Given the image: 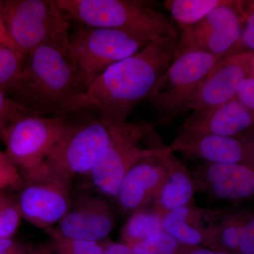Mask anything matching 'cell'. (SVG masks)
<instances>
[{
  "instance_id": "obj_12",
  "label": "cell",
  "mask_w": 254,
  "mask_h": 254,
  "mask_svg": "<svg viewBox=\"0 0 254 254\" xmlns=\"http://www.w3.org/2000/svg\"><path fill=\"white\" fill-rule=\"evenodd\" d=\"M254 72V52H230L215 64L185 111H204L230 101Z\"/></svg>"
},
{
  "instance_id": "obj_2",
  "label": "cell",
  "mask_w": 254,
  "mask_h": 254,
  "mask_svg": "<svg viewBox=\"0 0 254 254\" xmlns=\"http://www.w3.org/2000/svg\"><path fill=\"white\" fill-rule=\"evenodd\" d=\"M86 91L67 38L45 43L24 58L14 99L37 115L66 116Z\"/></svg>"
},
{
  "instance_id": "obj_25",
  "label": "cell",
  "mask_w": 254,
  "mask_h": 254,
  "mask_svg": "<svg viewBox=\"0 0 254 254\" xmlns=\"http://www.w3.org/2000/svg\"><path fill=\"white\" fill-rule=\"evenodd\" d=\"M132 254H185L192 250L165 232L137 242L130 247Z\"/></svg>"
},
{
  "instance_id": "obj_8",
  "label": "cell",
  "mask_w": 254,
  "mask_h": 254,
  "mask_svg": "<svg viewBox=\"0 0 254 254\" xmlns=\"http://www.w3.org/2000/svg\"><path fill=\"white\" fill-rule=\"evenodd\" d=\"M1 9L10 38L24 58L45 43L68 36L67 21L55 0H6Z\"/></svg>"
},
{
  "instance_id": "obj_18",
  "label": "cell",
  "mask_w": 254,
  "mask_h": 254,
  "mask_svg": "<svg viewBox=\"0 0 254 254\" xmlns=\"http://www.w3.org/2000/svg\"><path fill=\"white\" fill-rule=\"evenodd\" d=\"M228 208H200L193 202L174 209L164 215L163 232L187 247L210 248L215 225Z\"/></svg>"
},
{
  "instance_id": "obj_4",
  "label": "cell",
  "mask_w": 254,
  "mask_h": 254,
  "mask_svg": "<svg viewBox=\"0 0 254 254\" xmlns=\"http://www.w3.org/2000/svg\"><path fill=\"white\" fill-rule=\"evenodd\" d=\"M71 122L66 116L31 115L17 119L6 127L1 135L4 153L24 181L49 180L45 161Z\"/></svg>"
},
{
  "instance_id": "obj_34",
  "label": "cell",
  "mask_w": 254,
  "mask_h": 254,
  "mask_svg": "<svg viewBox=\"0 0 254 254\" xmlns=\"http://www.w3.org/2000/svg\"><path fill=\"white\" fill-rule=\"evenodd\" d=\"M185 254H230L225 253V252H218L206 248V247H198V248H193Z\"/></svg>"
},
{
  "instance_id": "obj_15",
  "label": "cell",
  "mask_w": 254,
  "mask_h": 254,
  "mask_svg": "<svg viewBox=\"0 0 254 254\" xmlns=\"http://www.w3.org/2000/svg\"><path fill=\"white\" fill-rule=\"evenodd\" d=\"M187 159L205 163L254 165V132L237 136H177L169 146Z\"/></svg>"
},
{
  "instance_id": "obj_6",
  "label": "cell",
  "mask_w": 254,
  "mask_h": 254,
  "mask_svg": "<svg viewBox=\"0 0 254 254\" xmlns=\"http://www.w3.org/2000/svg\"><path fill=\"white\" fill-rule=\"evenodd\" d=\"M69 49L86 89L112 65L144 48L150 41L121 30L78 24L68 33Z\"/></svg>"
},
{
  "instance_id": "obj_20",
  "label": "cell",
  "mask_w": 254,
  "mask_h": 254,
  "mask_svg": "<svg viewBox=\"0 0 254 254\" xmlns=\"http://www.w3.org/2000/svg\"><path fill=\"white\" fill-rule=\"evenodd\" d=\"M252 210L228 208L215 225L210 250L239 254L238 246L242 227Z\"/></svg>"
},
{
  "instance_id": "obj_7",
  "label": "cell",
  "mask_w": 254,
  "mask_h": 254,
  "mask_svg": "<svg viewBox=\"0 0 254 254\" xmlns=\"http://www.w3.org/2000/svg\"><path fill=\"white\" fill-rule=\"evenodd\" d=\"M223 56L193 51L173 60L147 98L156 110L160 125H168L193 98L215 64Z\"/></svg>"
},
{
  "instance_id": "obj_31",
  "label": "cell",
  "mask_w": 254,
  "mask_h": 254,
  "mask_svg": "<svg viewBox=\"0 0 254 254\" xmlns=\"http://www.w3.org/2000/svg\"><path fill=\"white\" fill-rule=\"evenodd\" d=\"M235 98L247 110L254 113V72L242 82Z\"/></svg>"
},
{
  "instance_id": "obj_32",
  "label": "cell",
  "mask_w": 254,
  "mask_h": 254,
  "mask_svg": "<svg viewBox=\"0 0 254 254\" xmlns=\"http://www.w3.org/2000/svg\"><path fill=\"white\" fill-rule=\"evenodd\" d=\"M0 44L6 46L21 55L14 43L11 41L7 30H6V26H5L4 16H3L2 9H1V1H0Z\"/></svg>"
},
{
  "instance_id": "obj_24",
  "label": "cell",
  "mask_w": 254,
  "mask_h": 254,
  "mask_svg": "<svg viewBox=\"0 0 254 254\" xmlns=\"http://www.w3.org/2000/svg\"><path fill=\"white\" fill-rule=\"evenodd\" d=\"M108 241L88 242L50 238L36 249L35 254H104Z\"/></svg>"
},
{
  "instance_id": "obj_1",
  "label": "cell",
  "mask_w": 254,
  "mask_h": 254,
  "mask_svg": "<svg viewBox=\"0 0 254 254\" xmlns=\"http://www.w3.org/2000/svg\"><path fill=\"white\" fill-rule=\"evenodd\" d=\"M178 40L158 38L112 65L78 98L73 113L91 108L109 125L126 123L173 63Z\"/></svg>"
},
{
  "instance_id": "obj_9",
  "label": "cell",
  "mask_w": 254,
  "mask_h": 254,
  "mask_svg": "<svg viewBox=\"0 0 254 254\" xmlns=\"http://www.w3.org/2000/svg\"><path fill=\"white\" fill-rule=\"evenodd\" d=\"M254 1L229 0L214 9L198 22L182 26L175 58L193 51L217 56L231 52L240 39L250 5Z\"/></svg>"
},
{
  "instance_id": "obj_11",
  "label": "cell",
  "mask_w": 254,
  "mask_h": 254,
  "mask_svg": "<svg viewBox=\"0 0 254 254\" xmlns=\"http://www.w3.org/2000/svg\"><path fill=\"white\" fill-rule=\"evenodd\" d=\"M115 225V215L108 203L82 192L72 196L71 207L64 218L45 231L50 238L102 242L108 240Z\"/></svg>"
},
{
  "instance_id": "obj_27",
  "label": "cell",
  "mask_w": 254,
  "mask_h": 254,
  "mask_svg": "<svg viewBox=\"0 0 254 254\" xmlns=\"http://www.w3.org/2000/svg\"><path fill=\"white\" fill-rule=\"evenodd\" d=\"M31 115L36 114L0 90V136L6 127L15 120Z\"/></svg>"
},
{
  "instance_id": "obj_30",
  "label": "cell",
  "mask_w": 254,
  "mask_h": 254,
  "mask_svg": "<svg viewBox=\"0 0 254 254\" xmlns=\"http://www.w3.org/2000/svg\"><path fill=\"white\" fill-rule=\"evenodd\" d=\"M239 254H254V214L249 215L244 224L238 246Z\"/></svg>"
},
{
  "instance_id": "obj_26",
  "label": "cell",
  "mask_w": 254,
  "mask_h": 254,
  "mask_svg": "<svg viewBox=\"0 0 254 254\" xmlns=\"http://www.w3.org/2000/svg\"><path fill=\"white\" fill-rule=\"evenodd\" d=\"M22 215L16 196L0 193V240L13 238L19 228Z\"/></svg>"
},
{
  "instance_id": "obj_28",
  "label": "cell",
  "mask_w": 254,
  "mask_h": 254,
  "mask_svg": "<svg viewBox=\"0 0 254 254\" xmlns=\"http://www.w3.org/2000/svg\"><path fill=\"white\" fill-rule=\"evenodd\" d=\"M250 5L240 39L231 51L254 52V3Z\"/></svg>"
},
{
  "instance_id": "obj_10",
  "label": "cell",
  "mask_w": 254,
  "mask_h": 254,
  "mask_svg": "<svg viewBox=\"0 0 254 254\" xmlns=\"http://www.w3.org/2000/svg\"><path fill=\"white\" fill-rule=\"evenodd\" d=\"M110 125L109 145L88 176L91 185L103 194L116 198L119 187L132 165L146 153L140 143L154 128L155 124L136 125L127 122Z\"/></svg>"
},
{
  "instance_id": "obj_17",
  "label": "cell",
  "mask_w": 254,
  "mask_h": 254,
  "mask_svg": "<svg viewBox=\"0 0 254 254\" xmlns=\"http://www.w3.org/2000/svg\"><path fill=\"white\" fill-rule=\"evenodd\" d=\"M254 113L236 99L204 111L192 112L179 127L177 136H237L254 131Z\"/></svg>"
},
{
  "instance_id": "obj_19",
  "label": "cell",
  "mask_w": 254,
  "mask_h": 254,
  "mask_svg": "<svg viewBox=\"0 0 254 254\" xmlns=\"http://www.w3.org/2000/svg\"><path fill=\"white\" fill-rule=\"evenodd\" d=\"M154 147L157 156L167 171L163 186L153 201V210L163 218L174 209L195 202L194 182L191 172L177 158L169 146Z\"/></svg>"
},
{
  "instance_id": "obj_21",
  "label": "cell",
  "mask_w": 254,
  "mask_h": 254,
  "mask_svg": "<svg viewBox=\"0 0 254 254\" xmlns=\"http://www.w3.org/2000/svg\"><path fill=\"white\" fill-rule=\"evenodd\" d=\"M163 231V218L154 210H138L130 215L121 230V237L128 247Z\"/></svg>"
},
{
  "instance_id": "obj_14",
  "label": "cell",
  "mask_w": 254,
  "mask_h": 254,
  "mask_svg": "<svg viewBox=\"0 0 254 254\" xmlns=\"http://www.w3.org/2000/svg\"><path fill=\"white\" fill-rule=\"evenodd\" d=\"M166 175L155 147L148 148L128 170L119 187L115 199L121 213L130 216L146 208L158 197Z\"/></svg>"
},
{
  "instance_id": "obj_29",
  "label": "cell",
  "mask_w": 254,
  "mask_h": 254,
  "mask_svg": "<svg viewBox=\"0 0 254 254\" xmlns=\"http://www.w3.org/2000/svg\"><path fill=\"white\" fill-rule=\"evenodd\" d=\"M22 177L4 153L0 151V193L9 187L20 186Z\"/></svg>"
},
{
  "instance_id": "obj_5",
  "label": "cell",
  "mask_w": 254,
  "mask_h": 254,
  "mask_svg": "<svg viewBox=\"0 0 254 254\" xmlns=\"http://www.w3.org/2000/svg\"><path fill=\"white\" fill-rule=\"evenodd\" d=\"M111 127L95 111L72 120L63 138L45 161L48 180L72 184L76 177H88L111 140Z\"/></svg>"
},
{
  "instance_id": "obj_33",
  "label": "cell",
  "mask_w": 254,
  "mask_h": 254,
  "mask_svg": "<svg viewBox=\"0 0 254 254\" xmlns=\"http://www.w3.org/2000/svg\"><path fill=\"white\" fill-rule=\"evenodd\" d=\"M104 254H132L131 248L126 244L112 242L108 240Z\"/></svg>"
},
{
  "instance_id": "obj_13",
  "label": "cell",
  "mask_w": 254,
  "mask_h": 254,
  "mask_svg": "<svg viewBox=\"0 0 254 254\" xmlns=\"http://www.w3.org/2000/svg\"><path fill=\"white\" fill-rule=\"evenodd\" d=\"M16 200L22 218L46 230L67 213L72 200V184L62 180L24 181Z\"/></svg>"
},
{
  "instance_id": "obj_23",
  "label": "cell",
  "mask_w": 254,
  "mask_h": 254,
  "mask_svg": "<svg viewBox=\"0 0 254 254\" xmlns=\"http://www.w3.org/2000/svg\"><path fill=\"white\" fill-rule=\"evenodd\" d=\"M24 58L0 44V90L6 94L14 93L22 73Z\"/></svg>"
},
{
  "instance_id": "obj_22",
  "label": "cell",
  "mask_w": 254,
  "mask_h": 254,
  "mask_svg": "<svg viewBox=\"0 0 254 254\" xmlns=\"http://www.w3.org/2000/svg\"><path fill=\"white\" fill-rule=\"evenodd\" d=\"M229 0H167L165 7L170 11L175 21L182 26L198 22L210 11Z\"/></svg>"
},
{
  "instance_id": "obj_3",
  "label": "cell",
  "mask_w": 254,
  "mask_h": 254,
  "mask_svg": "<svg viewBox=\"0 0 254 254\" xmlns=\"http://www.w3.org/2000/svg\"><path fill=\"white\" fill-rule=\"evenodd\" d=\"M64 14L90 27L121 30L151 42L160 38L179 39L180 33L166 15L144 1L55 0Z\"/></svg>"
},
{
  "instance_id": "obj_16",
  "label": "cell",
  "mask_w": 254,
  "mask_h": 254,
  "mask_svg": "<svg viewBox=\"0 0 254 254\" xmlns=\"http://www.w3.org/2000/svg\"><path fill=\"white\" fill-rule=\"evenodd\" d=\"M195 192L210 199H252L254 195V165L204 163L191 172Z\"/></svg>"
}]
</instances>
